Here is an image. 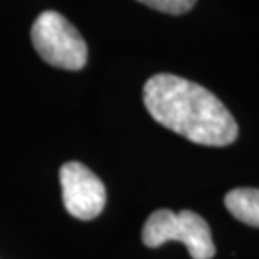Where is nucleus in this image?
I'll return each instance as SVG.
<instances>
[{
  "label": "nucleus",
  "mask_w": 259,
  "mask_h": 259,
  "mask_svg": "<svg viewBox=\"0 0 259 259\" xmlns=\"http://www.w3.org/2000/svg\"><path fill=\"white\" fill-rule=\"evenodd\" d=\"M144 106L152 119L202 146H229L238 125L227 106L202 84L157 73L144 84Z\"/></svg>",
  "instance_id": "f257e3e1"
},
{
  "label": "nucleus",
  "mask_w": 259,
  "mask_h": 259,
  "mask_svg": "<svg viewBox=\"0 0 259 259\" xmlns=\"http://www.w3.org/2000/svg\"><path fill=\"white\" fill-rule=\"evenodd\" d=\"M62 200L67 213L91 221L102 213L106 205V186L87 165L79 161H67L60 169Z\"/></svg>",
  "instance_id": "20e7f679"
},
{
  "label": "nucleus",
  "mask_w": 259,
  "mask_h": 259,
  "mask_svg": "<svg viewBox=\"0 0 259 259\" xmlns=\"http://www.w3.org/2000/svg\"><path fill=\"white\" fill-rule=\"evenodd\" d=\"M31 40L38 56L54 67L79 71L87 64L89 48L84 38L71 21L54 10H47L35 19Z\"/></svg>",
  "instance_id": "7ed1b4c3"
},
{
  "label": "nucleus",
  "mask_w": 259,
  "mask_h": 259,
  "mask_svg": "<svg viewBox=\"0 0 259 259\" xmlns=\"http://www.w3.org/2000/svg\"><path fill=\"white\" fill-rule=\"evenodd\" d=\"M142 4H146L148 8L171 14V16H181L194 8L196 0H139Z\"/></svg>",
  "instance_id": "423d86ee"
},
{
  "label": "nucleus",
  "mask_w": 259,
  "mask_h": 259,
  "mask_svg": "<svg viewBox=\"0 0 259 259\" xmlns=\"http://www.w3.org/2000/svg\"><path fill=\"white\" fill-rule=\"evenodd\" d=\"M183 242L192 259H211L215 255V244L211 238L209 225L202 215L183 209H157L150 215L144 229L142 242L148 248H159L165 242Z\"/></svg>",
  "instance_id": "f03ea898"
},
{
  "label": "nucleus",
  "mask_w": 259,
  "mask_h": 259,
  "mask_svg": "<svg viewBox=\"0 0 259 259\" xmlns=\"http://www.w3.org/2000/svg\"><path fill=\"white\" fill-rule=\"evenodd\" d=\"M225 205L232 217L259 229V188H234L225 196Z\"/></svg>",
  "instance_id": "39448f33"
}]
</instances>
